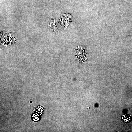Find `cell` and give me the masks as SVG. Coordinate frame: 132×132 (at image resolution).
Returning <instances> with one entry per match:
<instances>
[{
    "instance_id": "cell-1",
    "label": "cell",
    "mask_w": 132,
    "mask_h": 132,
    "mask_svg": "<svg viewBox=\"0 0 132 132\" xmlns=\"http://www.w3.org/2000/svg\"><path fill=\"white\" fill-rule=\"evenodd\" d=\"M71 15L67 12L62 14L59 18L60 23L64 29L67 28L72 22Z\"/></svg>"
},
{
    "instance_id": "cell-2",
    "label": "cell",
    "mask_w": 132,
    "mask_h": 132,
    "mask_svg": "<svg viewBox=\"0 0 132 132\" xmlns=\"http://www.w3.org/2000/svg\"><path fill=\"white\" fill-rule=\"evenodd\" d=\"M55 17L52 16L49 19L48 21V27L49 31L52 33H57L59 32V31L55 23Z\"/></svg>"
},
{
    "instance_id": "cell-3",
    "label": "cell",
    "mask_w": 132,
    "mask_h": 132,
    "mask_svg": "<svg viewBox=\"0 0 132 132\" xmlns=\"http://www.w3.org/2000/svg\"><path fill=\"white\" fill-rule=\"evenodd\" d=\"M123 120L125 122H128L130 121V117L127 115H125L123 116L122 117Z\"/></svg>"
},
{
    "instance_id": "cell-4",
    "label": "cell",
    "mask_w": 132,
    "mask_h": 132,
    "mask_svg": "<svg viewBox=\"0 0 132 132\" xmlns=\"http://www.w3.org/2000/svg\"><path fill=\"white\" fill-rule=\"evenodd\" d=\"M32 117L33 120L36 121L39 120L40 116L38 114L35 113L33 115Z\"/></svg>"
},
{
    "instance_id": "cell-5",
    "label": "cell",
    "mask_w": 132,
    "mask_h": 132,
    "mask_svg": "<svg viewBox=\"0 0 132 132\" xmlns=\"http://www.w3.org/2000/svg\"><path fill=\"white\" fill-rule=\"evenodd\" d=\"M38 108L37 109V112L39 113H42L43 111V108L41 107Z\"/></svg>"
}]
</instances>
